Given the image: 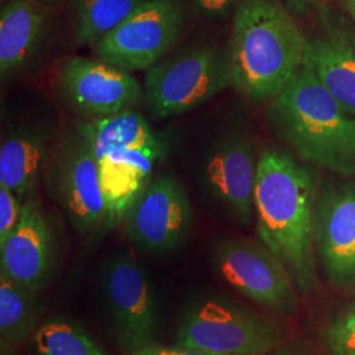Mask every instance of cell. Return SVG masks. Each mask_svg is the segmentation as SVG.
Listing matches in <instances>:
<instances>
[{
	"instance_id": "cell-1",
	"label": "cell",
	"mask_w": 355,
	"mask_h": 355,
	"mask_svg": "<svg viewBox=\"0 0 355 355\" xmlns=\"http://www.w3.org/2000/svg\"><path fill=\"white\" fill-rule=\"evenodd\" d=\"M316 187L311 173L288 153H261L254 187V212L259 241L291 274L296 290L311 295L320 284L315 207Z\"/></svg>"
},
{
	"instance_id": "cell-2",
	"label": "cell",
	"mask_w": 355,
	"mask_h": 355,
	"mask_svg": "<svg viewBox=\"0 0 355 355\" xmlns=\"http://www.w3.org/2000/svg\"><path fill=\"white\" fill-rule=\"evenodd\" d=\"M305 45L279 0H242L227 48L232 87L249 102H271L303 67Z\"/></svg>"
},
{
	"instance_id": "cell-3",
	"label": "cell",
	"mask_w": 355,
	"mask_h": 355,
	"mask_svg": "<svg viewBox=\"0 0 355 355\" xmlns=\"http://www.w3.org/2000/svg\"><path fill=\"white\" fill-rule=\"evenodd\" d=\"M267 121L304 161L354 175L355 116L305 67L270 102Z\"/></svg>"
},
{
	"instance_id": "cell-4",
	"label": "cell",
	"mask_w": 355,
	"mask_h": 355,
	"mask_svg": "<svg viewBox=\"0 0 355 355\" xmlns=\"http://www.w3.org/2000/svg\"><path fill=\"white\" fill-rule=\"evenodd\" d=\"M76 124L98 161L114 225L124 220L128 209L150 183L154 167L168 154L170 144L135 110L99 120H76Z\"/></svg>"
},
{
	"instance_id": "cell-5",
	"label": "cell",
	"mask_w": 355,
	"mask_h": 355,
	"mask_svg": "<svg viewBox=\"0 0 355 355\" xmlns=\"http://www.w3.org/2000/svg\"><path fill=\"white\" fill-rule=\"evenodd\" d=\"M287 338L278 318L220 295H200L184 305L174 345L217 355H265Z\"/></svg>"
},
{
	"instance_id": "cell-6",
	"label": "cell",
	"mask_w": 355,
	"mask_h": 355,
	"mask_svg": "<svg viewBox=\"0 0 355 355\" xmlns=\"http://www.w3.org/2000/svg\"><path fill=\"white\" fill-rule=\"evenodd\" d=\"M42 182L49 198L79 236H98L114 227L98 161L76 123L57 130L42 171Z\"/></svg>"
},
{
	"instance_id": "cell-7",
	"label": "cell",
	"mask_w": 355,
	"mask_h": 355,
	"mask_svg": "<svg viewBox=\"0 0 355 355\" xmlns=\"http://www.w3.org/2000/svg\"><path fill=\"white\" fill-rule=\"evenodd\" d=\"M232 86L228 51L202 44L145 71L144 102L154 117L189 114Z\"/></svg>"
},
{
	"instance_id": "cell-8",
	"label": "cell",
	"mask_w": 355,
	"mask_h": 355,
	"mask_svg": "<svg viewBox=\"0 0 355 355\" xmlns=\"http://www.w3.org/2000/svg\"><path fill=\"white\" fill-rule=\"evenodd\" d=\"M51 86L58 102L83 121L132 111L144 101V86L132 73L80 55L54 64Z\"/></svg>"
},
{
	"instance_id": "cell-9",
	"label": "cell",
	"mask_w": 355,
	"mask_h": 355,
	"mask_svg": "<svg viewBox=\"0 0 355 355\" xmlns=\"http://www.w3.org/2000/svg\"><path fill=\"white\" fill-rule=\"evenodd\" d=\"M216 274L229 287L274 316L291 318L299 311V296L291 274L265 245L225 237L211 252Z\"/></svg>"
},
{
	"instance_id": "cell-10",
	"label": "cell",
	"mask_w": 355,
	"mask_h": 355,
	"mask_svg": "<svg viewBox=\"0 0 355 355\" xmlns=\"http://www.w3.org/2000/svg\"><path fill=\"white\" fill-rule=\"evenodd\" d=\"M184 26L183 0H149L89 48L117 69L146 71L177 45Z\"/></svg>"
},
{
	"instance_id": "cell-11",
	"label": "cell",
	"mask_w": 355,
	"mask_h": 355,
	"mask_svg": "<svg viewBox=\"0 0 355 355\" xmlns=\"http://www.w3.org/2000/svg\"><path fill=\"white\" fill-rule=\"evenodd\" d=\"M102 287L120 349L128 355L157 343L155 295L148 272L132 254L117 252L104 261Z\"/></svg>"
},
{
	"instance_id": "cell-12",
	"label": "cell",
	"mask_w": 355,
	"mask_h": 355,
	"mask_svg": "<svg viewBox=\"0 0 355 355\" xmlns=\"http://www.w3.org/2000/svg\"><path fill=\"white\" fill-rule=\"evenodd\" d=\"M123 223L128 239L142 252L171 253L189 239L193 224L189 192L174 174L159 173L128 209Z\"/></svg>"
},
{
	"instance_id": "cell-13",
	"label": "cell",
	"mask_w": 355,
	"mask_h": 355,
	"mask_svg": "<svg viewBox=\"0 0 355 355\" xmlns=\"http://www.w3.org/2000/svg\"><path fill=\"white\" fill-rule=\"evenodd\" d=\"M259 155L248 135L229 132L207 149L199 167L204 195L229 218L242 225L253 218Z\"/></svg>"
},
{
	"instance_id": "cell-14",
	"label": "cell",
	"mask_w": 355,
	"mask_h": 355,
	"mask_svg": "<svg viewBox=\"0 0 355 355\" xmlns=\"http://www.w3.org/2000/svg\"><path fill=\"white\" fill-rule=\"evenodd\" d=\"M58 253L51 216L37 196L31 198L23 204L16 228L0 243V277L40 293L55 274Z\"/></svg>"
},
{
	"instance_id": "cell-15",
	"label": "cell",
	"mask_w": 355,
	"mask_h": 355,
	"mask_svg": "<svg viewBox=\"0 0 355 355\" xmlns=\"http://www.w3.org/2000/svg\"><path fill=\"white\" fill-rule=\"evenodd\" d=\"M315 245L330 286L355 287V189L331 187L315 207Z\"/></svg>"
},
{
	"instance_id": "cell-16",
	"label": "cell",
	"mask_w": 355,
	"mask_h": 355,
	"mask_svg": "<svg viewBox=\"0 0 355 355\" xmlns=\"http://www.w3.org/2000/svg\"><path fill=\"white\" fill-rule=\"evenodd\" d=\"M57 129L49 121H28L7 129L0 144V186L23 202L37 196Z\"/></svg>"
},
{
	"instance_id": "cell-17",
	"label": "cell",
	"mask_w": 355,
	"mask_h": 355,
	"mask_svg": "<svg viewBox=\"0 0 355 355\" xmlns=\"http://www.w3.org/2000/svg\"><path fill=\"white\" fill-rule=\"evenodd\" d=\"M49 13L38 0H8L0 10V76H19L32 64L48 33Z\"/></svg>"
},
{
	"instance_id": "cell-18",
	"label": "cell",
	"mask_w": 355,
	"mask_h": 355,
	"mask_svg": "<svg viewBox=\"0 0 355 355\" xmlns=\"http://www.w3.org/2000/svg\"><path fill=\"white\" fill-rule=\"evenodd\" d=\"M303 67L355 116V33L329 26L306 38Z\"/></svg>"
},
{
	"instance_id": "cell-19",
	"label": "cell",
	"mask_w": 355,
	"mask_h": 355,
	"mask_svg": "<svg viewBox=\"0 0 355 355\" xmlns=\"http://www.w3.org/2000/svg\"><path fill=\"white\" fill-rule=\"evenodd\" d=\"M44 304L37 292L0 277V337L3 346H20L38 329Z\"/></svg>"
},
{
	"instance_id": "cell-20",
	"label": "cell",
	"mask_w": 355,
	"mask_h": 355,
	"mask_svg": "<svg viewBox=\"0 0 355 355\" xmlns=\"http://www.w3.org/2000/svg\"><path fill=\"white\" fill-rule=\"evenodd\" d=\"M149 0H74L78 46L94 45Z\"/></svg>"
},
{
	"instance_id": "cell-21",
	"label": "cell",
	"mask_w": 355,
	"mask_h": 355,
	"mask_svg": "<svg viewBox=\"0 0 355 355\" xmlns=\"http://www.w3.org/2000/svg\"><path fill=\"white\" fill-rule=\"evenodd\" d=\"M36 355H110L89 331L70 318L45 321L35 333Z\"/></svg>"
},
{
	"instance_id": "cell-22",
	"label": "cell",
	"mask_w": 355,
	"mask_h": 355,
	"mask_svg": "<svg viewBox=\"0 0 355 355\" xmlns=\"http://www.w3.org/2000/svg\"><path fill=\"white\" fill-rule=\"evenodd\" d=\"M320 337L328 355H355V303L331 318Z\"/></svg>"
},
{
	"instance_id": "cell-23",
	"label": "cell",
	"mask_w": 355,
	"mask_h": 355,
	"mask_svg": "<svg viewBox=\"0 0 355 355\" xmlns=\"http://www.w3.org/2000/svg\"><path fill=\"white\" fill-rule=\"evenodd\" d=\"M24 202L8 187L0 186V243L6 241L16 228Z\"/></svg>"
},
{
	"instance_id": "cell-24",
	"label": "cell",
	"mask_w": 355,
	"mask_h": 355,
	"mask_svg": "<svg viewBox=\"0 0 355 355\" xmlns=\"http://www.w3.org/2000/svg\"><path fill=\"white\" fill-rule=\"evenodd\" d=\"M191 8L200 19L220 23L233 16L242 0H189Z\"/></svg>"
},
{
	"instance_id": "cell-25",
	"label": "cell",
	"mask_w": 355,
	"mask_h": 355,
	"mask_svg": "<svg viewBox=\"0 0 355 355\" xmlns=\"http://www.w3.org/2000/svg\"><path fill=\"white\" fill-rule=\"evenodd\" d=\"M128 355H217L212 353H205L200 350H193V349H187V347H182L177 345H171V346H164L159 343H153L146 347H142L140 350H136L133 353Z\"/></svg>"
},
{
	"instance_id": "cell-26",
	"label": "cell",
	"mask_w": 355,
	"mask_h": 355,
	"mask_svg": "<svg viewBox=\"0 0 355 355\" xmlns=\"http://www.w3.org/2000/svg\"><path fill=\"white\" fill-rule=\"evenodd\" d=\"M286 1L296 12H303L313 3V0H286Z\"/></svg>"
},
{
	"instance_id": "cell-27",
	"label": "cell",
	"mask_w": 355,
	"mask_h": 355,
	"mask_svg": "<svg viewBox=\"0 0 355 355\" xmlns=\"http://www.w3.org/2000/svg\"><path fill=\"white\" fill-rule=\"evenodd\" d=\"M343 8L355 20V0H343Z\"/></svg>"
},
{
	"instance_id": "cell-28",
	"label": "cell",
	"mask_w": 355,
	"mask_h": 355,
	"mask_svg": "<svg viewBox=\"0 0 355 355\" xmlns=\"http://www.w3.org/2000/svg\"><path fill=\"white\" fill-rule=\"evenodd\" d=\"M41 3H57V1H62V0H38Z\"/></svg>"
}]
</instances>
